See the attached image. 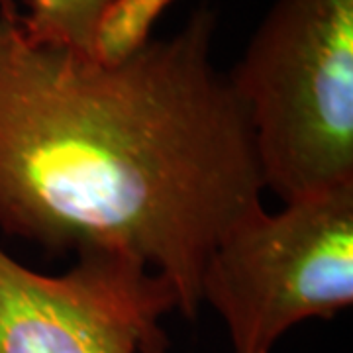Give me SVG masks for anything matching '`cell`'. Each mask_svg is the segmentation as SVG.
Listing matches in <instances>:
<instances>
[{
  "label": "cell",
  "instance_id": "obj_1",
  "mask_svg": "<svg viewBox=\"0 0 353 353\" xmlns=\"http://www.w3.org/2000/svg\"><path fill=\"white\" fill-rule=\"evenodd\" d=\"M201 4L116 59L36 43L0 10V228L43 252L116 253L201 310V279L265 185L248 116Z\"/></svg>",
  "mask_w": 353,
  "mask_h": 353
},
{
  "label": "cell",
  "instance_id": "obj_2",
  "mask_svg": "<svg viewBox=\"0 0 353 353\" xmlns=\"http://www.w3.org/2000/svg\"><path fill=\"white\" fill-rule=\"evenodd\" d=\"M226 75L265 190L289 204L353 183V0H273Z\"/></svg>",
  "mask_w": 353,
  "mask_h": 353
},
{
  "label": "cell",
  "instance_id": "obj_3",
  "mask_svg": "<svg viewBox=\"0 0 353 353\" xmlns=\"http://www.w3.org/2000/svg\"><path fill=\"white\" fill-rule=\"evenodd\" d=\"M201 303L234 353H273L292 326L353 303V183L252 216L210 253Z\"/></svg>",
  "mask_w": 353,
  "mask_h": 353
},
{
  "label": "cell",
  "instance_id": "obj_4",
  "mask_svg": "<svg viewBox=\"0 0 353 353\" xmlns=\"http://www.w3.org/2000/svg\"><path fill=\"white\" fill-rule=\"evenodd\" d=\"M169 283L132 257L83 253L43 275L0 250V353H165Z\"/></svg>",
  "mask_w": 353,
  "mask_h": 353
},
{
  "label": "cell",
  "instance_id": "obj_5",
  "mask_svg": "<svg viewBox=\"0 0 353 353\" xmlns=\"http://www.w3.org/2000/svg\"><path fill=\"white\" fill-rule=\"evenodd\" d=\"M171 0H0L36 43L99 57L101 41L128 51L150 38V28Z\"/></svg>",
  "mask_w": 353,
  "mask_h": 353
}]
</instances>
